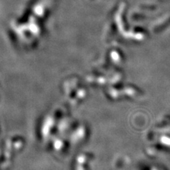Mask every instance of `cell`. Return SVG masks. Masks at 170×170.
<instances>
[]
</instances>
